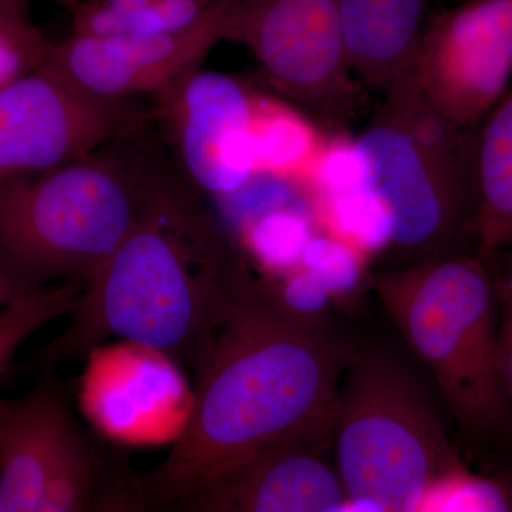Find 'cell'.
I'll list each match as a JSON object with an SVG mask.
<instances>
[{"mask_svg": "<svg viewBox=\"0 0 512 512\" xmlns=\"http://www.w3.org/2000/svg\"><path fill=\"white\" fill-rule=\"evenodd\" d=\"M355 349L325 316L292 312L255 276L192 376L183 429L143 478L147 511L229 461L286 443L329 447Z\"/></svg>", "mask_w": 512, "mask_h": 512, "instance_id": "cell-1", "label": "cell"}, {"mask_svg": "<svg viewBox=\"0 0 512 512\" xmlns=\"http://www.w3.org/2000/svg\"><path fill=\"white\" fill-rule=\"evenodd\" d=\"M252 274L244 249L168 161L133 229L42 352L56 366L121 339L194 376Z\"/></svg>", "mask_w": 512, "mask_h": 512, "instance_id": "cell-2", "label": "cell"}, {"mask_svg": "<svg viewBox=\"0 0 512 512\" xmlns=\"http://www.w3.org/2000/svg\"><path fill=\"white\" fill-rule=\"evenodd\" d=\"M148 124L80 160L0 183V278L13 292L83 291L99 274L170 161Z\"/></svg>", "mask_w": 512, "mask_h": 512, "instance_id": "cell-3", "label": "cell"}, {"mask_svg": "<svg viewBox=\"0 0 512 512\" xmlns=\"http://www.w3.org/2000/svg\"><path fill=\"white\" fill-rule=\"evenodd\" d=\"M372 286L468 446L512 444L497 295L484 259L457 255L387 268Z\"/></svg>", "mask_w": 512, "mask_h": 512, "instance_id": "cell-4", "label": "cell"}, {"mask_svg": "<svg viewBox=\"0 0 512 512\" xmlns=\"http://www.w3.org/2000/svg\"><path fill=\"white\" fill-rule=\"evenodd\" d=\"M330 446L346 498L379 512H414L429 485L463 463L410 366L359 346L339 387Z\"/></svg>", "mask_w": 512, "mask_h": 512, "instance_id": "cell-5", "label": "cell"}, {"mask_svg": "<svg viewBox=\"0 0 512 512\" xmlns=\"http://www.w3.org/2000/svg\"><path fill=\"white\" fill-rule=\"evenodd\" d=\"M225 39L248 47L276 92L330 127L343 130L365 104L336 0H234Z\"/></svg>", "mask_w": 512, "mask_h": 512, "instance_id": "cell-6", "label": "cell"}, {"mask_svg": "<svg viewBox=\"0 0 512 512\" xmlns=\"http://www.w3.org/2000/svg\"><path fill=\"white\" fill-rule=\"evenodd\" d=\"M356 140L393 217L390 268L477 255L470 165L433 156L380 107Z\"/></svg>", "mask_w": 512, "mask_h": 512, "instance_id": "cell-7", "label": "cell"}, {"mask_svg": "<svg viewBox=\"0 0 512 512\" xmlns=\"http://www.w3.org/2000/svg\"><path fill=\"white\" fill-rule=\"evenodd\" d=\"M128 101L94 99L40 66L0 89V183L46 173L146 126Z\"/></svg>", "mask_w": 512, "mask_h": 512, "instance_id": "cell-8", "label": "cell"}, {"mask_svg": "<svg viewBox=\"0 0 512 512\" xmlns=\"http://www.w3.org/2000/svg\"><path fill=\"white\" fill-rule=\"evenodd\" d=\"M412 72L441 116L476 130L512 83V0H470L437 15Z\"/></svg>", "mask_w": 512, "mask_h": 512, "instance_id": "cell-9", "label": "cell"}, {"mask_svg": "<svg viewBox=\"0 0 512 512\" xmlns=\"http://www.w3.org/2000/svg\"><path fill=\"white\" fill-rule=\"evenodd\" d=\"M234 0H212L200 22L181 32L147 36L74 35L50 45L42 66L94 99L128 101L160 97L198 72L225 40Z\"/></svg>", "mask_w": 512, "mask_h": 512, "instance_id": "cell-10", "label": "cell"}, {"mask_svg": "<svg viewBox=\"0 0 512 512\" xmlns=\"http://www.w3.org/2000/svg\"><path fill=\"white\" fill-rule=\"evenodd\" d=\"M157 100L156 116L170 137L171 160L194 190L225 197L256 173L255 96L238 80L198 70Z\"/></svg>", "mask_w": 512, "mask_h": 512, "instance_id": "cell-11", "label": "cell"}, {"mask_svg": "<svg viewBox=\"0 0 512 512\" xmlns=\"http://www.w3.org/2000/svg\"><path fill=\"white\" fill-rule=\"evenodd\" d=\"M326 447L286 443L229 461L148 512H335L346 495Z\"/></svg>", "mask_w": 512, "mask_h": 512, "instance_id": "cell-12", "label": "cell"}, {"mask_svg": "<svg viewBox=\"0 0 512 512\" xmlns=\"http://www.w3.org/2000/svg\"><path fill=\"white\" fill-rule=\"evenodd\" d=\"M77 417L56 376L19 399L0 397V512H39Z\"/></svg>", "mask_w": 512, "mask_h": 512, "instance_id": "cell-13", "label": "cell"}, {"mask_svg": "<svg viewBox=\"0 0 512 512\" xmlns=\"http://www.w3.org/2000/svg\"><path fill=\"white\" fill-rule=\"evenodd\" d=\"M350 70L384 90L416 60L429 0H336Z\"/></svg>", "mask_w": 512, "mask_h": 512, "instance_id": "cell-14", "label": "cell"}, {"mask_svg": "<svg viewBox=\"0 0 512 512\" xmlns=\"http://www.w3.org/2000/svg\"><path fill=\"white\" fill-rule=\"evenodd\" d=\"M471 198L478 258L512 247V83L474 131Z\"/></svg>", "mask_w": 512, "mask_h": 512, "instance_id": "cell-15", "label": "cell"}, {"mask_svg": "<svg viewBox=\"0 0 512 512\" xmlns=\"http://www.w3.org/2000/svg\"><path fill=\"white\" fill-rule=\"evenodd\" d=\"M323 147L311 121L279 101L255 96L252 148L256 173L308 174Z\"/></svg>", "mask_w": 512, "mask_h": 512, "instance_id": "cell-16", "label": "cell"}, {"mask_svg": "<svg viewBox=\"0 0 512 512\" xmlns=\"http://www.w3.org/2000/svg\"><path fill=\"white\" fill-rule=\"evenodd\" d=\"M111 454L77 420L60 448L39 512H93Z\"/></svg>", "mask_w": 512, "mask_h": 512, "instance_id": "cell-17", "label": "cell"}, {"mask_svg": "<svg viewBox=\"0 0 512 512\" xmlns=\"http://www.w3.org/2000/svg\"><path fill=\"white\" fill-rule=\"evenodd\" d=\"M316 208L308 204L282 205L264 212L239 229L237 238L248 261L269 276H284L301 262L303 251L316 234Z\"/></svg>", "mask_w": 512, "mask_h": 512, "instance_id": "cell-18", "label": "cell"}, {"mask_svg": "<svg viewBox=\"0 0 512 512\" xmlns=\"http://www.w3.org/2000/svg\"><path fill=\"white\" fill-rule=\"evenodd\" d=\"M80 293L82 289L73 285L30 289L16 293L0 308V376L33 333L70 315Z\"/></svg>", "mask_w": 512, "mask_h": 512, "instance_id": "cell-19", "label": "cell"}, {"mask_svg": "<svg viewBox=\"0 0 512 512\" xmlns=\"http://www.w3.org/2000/svg\"><path fill=\"white\" fill-rule=\"evenodd\" d=\"M414 512H512V487L463 461L429 485Z\"/></svg>", "mask_w": 512, "mask_h": 512, "instance_id": "cell-20", "label": "cell"}, {"mask_svg": "<svg viewBox=\"0 0 512 512\" xmlns=\"http://www.w3.org/2000/svg\"><path fill=\"white\" fill-rule=\"evenodd\" d=\"M29 0H0V89L42 66L50 45L28 19Z\"/></svg>", "mask_w": 512, "mask_h": 512, "instance_id": "cell-21", "label": "cell"}, {"mask_svg": "<svg viewBox=\"0 0 512 512\" xmlns=\"http://www.w3.org/2000/svg\"><path fill=\"white\" fill-rule=\"evenodd\" d=\"M366 256L329 232H316L298 266L329 292L332 299L352 295L365 281Z\"/></svg>", "mask_w": 512, "mask_h": 512, "instance_id": "cell-22", "label": "cell"}, {"mask_svg": "<svg viewBox=\"0 0 512 512\" xmlns=\"http://www.w3.org/2000/svg\"><path fill=\"white\" fill-rule=\"evenodd\" d=\"M93 512H147L143 478L113 450Z\"/></svg>", "mask_w": 512, "mask_h": 512, "instance_id": "cell-23", "label": "cell"}, {"mask_svg": "<svg viewBox=\"0 0 512 512\" xmlns=\"http://www.w3.org/2000/svg\"><path fill=\"white\" fill-rule=\"evenodd\" d=\"M501 357H503V370L505 389H507L508 402H510L512 417V339L500 340Z\"/></svg>", "mask_w": 512, "mask_h": 512, "instance_id": "cell-24", "label": "cell"}, {"mask_svg": "<svg viewBox=\"0 0 512 512\" xmlns=\"http://www.w3.org/2000/svg\"><path fill=\"white\" fill-rule=\"evenodd\" d=\"M335 512H379L376 508L370 507L367 504L355 503V501H350L346 498L345 503L340 505L338 510Z\"/></svg>", "mask_w": 512, "mask_h": 512, "instance_id": "cell-25", "label": "cell"}, {"mask_svg": "<svg viewBox=\"0 0 512 512\" xmlns=\"http://www.w3.org/2000/svg\"><path fill=\"white\" fill-rule=\"evenodd\" d=\"M15 295L16 293L12 291V288L0 278V308H2L5 303H8Z\"/></svg>", "mask_w": 512, "mask_h": 512, "instance_id": "cell-26", "label": "cell"}]
</instances>
